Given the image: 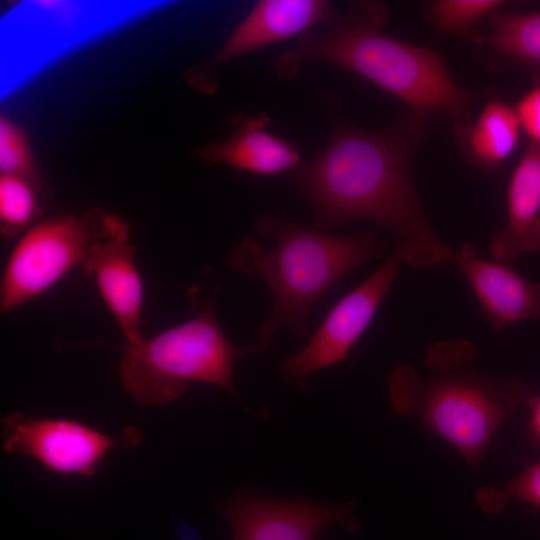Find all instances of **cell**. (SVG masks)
Instances as JSON below:
<instances>
[{
    "mask_svg": "<svg viewBox=\"0 0 540 540\" xmlns=\"http://www.w3.org/2000/svg\"><path fill=\"white\" fill-rule=\"evenodd\" d=\"M515 110L530 142L540 144V80L534 79L533 88L520 99Z\"/></svg>",
    "mask_w": 540,
    "mask_h": 540,
    "instance_id": "obj_21",
    "label": "cell"
},
{
    "mask_svg": "<svg viewBox=\"0 0 540 540\" xmlns=\"http://www.w3.org/2000/svg\"><path fill=\"white\" fill-rule=\"evenodd\" d=\"M530 405L532 406L530 430L533 439L540 447V397L533 398Z\"/></svg>",
    "mask_w": 540,
    "mask_h": 540,
    "instance_id": "obj_22",
    "label": "cell"
},
{
    "mask_svg": "<svg viewBox=\"0 0 540 540\" xmlns=\"http://www.w3.org/2000/svg\"><path fill=\"white\" fill-rule=\"evenodd\" d=\"M400 264L391 253L376 272L331 309L308 343L282 362L280 370L287 383L302 388L314 372L347 360L395 281Z\"/></svg>",
    "mask_w": 540,
    "mask_h": 540,
    "instance_id": "obj_8",
    "label": "cell"
},
{
    "mask_svg": "<svg viewBox=\"0 0 540 540\" xmlns=\"http://www.w3.org/2000/svg\"><path fill=\"white\" fill-rule=\"evenodd\" d=\"M509 499L521 500L540 508V461L527 466L505 487L488 486L477 494L478 505L488 514L502 511Z\"/></svg>",
    "mask_w": 540,
    "mask_h": 540,
    "instance_id": "obj_20",
    "label": "cell"
},
{
    "mask_svg": "<svg viewBox=\"0 0 540 540\" xmlns=\"http://www.w3.org/2000/svg\"><path fill=\"white\" fill-rule=\"evenodd\" d=\"M355 505V501L324 505L307 499L280 500L243 491L221 501L218 510L229 523L232 540H315L333 524L356 532Z\"/></svg>",
    "mask_w": 540,
    "mask_h": 540,
    "instance_id": "obj_9",
    "label": "cell"
},
{
    "mask_svg": "<svg viewBox=\"0 0 540 540\" xmlns=\"http://www.w3.org/2000/svg\"><path fill=\"white\" fill-rule=\"evenodd\" d=\"M334 116L332 136L313 161L291 178L322 230L354 220L373 222L394 237L400 263L424 268L448 261L452 252L428 222L411 175L416 133L422 123L365 131Z\"/></svg>",
    "mask_w": 540,
    "mask_h": 540,
    "instance_id": "obj_1",
    "label": "cell"
},
{
    "mask_svg": "<svg viewBox=\"0 0 540 540\" xmlns=\"http://www.w3.org/2000/svg\"><path fill=\"white\" fill-rule=\"evenodd\" d=\"M520 129L516 110L504 102L492 101L472 125L461 126L458 133L470 161L491 170L514 151Z\"/></svg>",
    "mask_w": 540,
    "mask_h": 540,
    "instance_id": "obj_15",
    "label": "cell"
},
{
    "mask_svg": "<svg viewBox=\"0 0 540 540\" xmlns=\"http://www.w3.org/2000/svg\"><path fill=\"white\" fill-rule=\"evenodd\" d=\"M134 254L130 228L125 221L113 234L95 244L81 264L88 276H94L102 299L129 343L143 339L139 330L143 288Z\"/></svg>",
    "mask_w": 540,
    "mask_h": 540,
    "instance_id": "obj_12",
    "label": "cell"
},
{
    "mask_svg": "<svg viewBox=\"0 0 540 540\" xmlns=\"http://www.w3.org/2000/svg\"><path fill=\"white\" fill-rule=\"evenodd\" d=\"M232 134L222 142H209L198 156L211 163H225L236 170L258 175L292 173L299 167L298 145L266 131L270 117L235 113L231 116Z\"/></svg>",
    "mask_w": 540,
    "mask_h": 540,
    "instance_id": "obj_13",
    "label": "cell"
},
{
    "mask_svg": "<svg viewBox=\"0 0 540 540\" xmlns=\"http://www.w3.org/2000/svg\"><path fill=\"white\" fill-rule=\"evenodd\" d=\"M346 17L339 15L325 32L304 33L277 59V77L289 80L301 65L319 60L340 65L403 101L423 123L431 112L461 117L471 94L449 75L444 56L381 32L385 11L379 4H360Z\"/></svg>",
    "mask_w": 540,
    "mask_h": 540,
    "instance_id": "obj_3",
    "label": "cell"
},
{
    "mask_svg": "<svg viewBox=\"0 0 540 540\" xmlns=\"http://www.w3.org/2000/svg\"><path fill=\"white\" fill-rule=\"evenodd\" d=\"M254 225L260 234L275 239V246L267 251L257 240L244 238L230 251L228 264L240 273L257 275L272 293L271 318L260 327L257 340L267 350L283 327L305 336L313 304L358 265L381 257L388 248L372 232L332 235L295 222L284 212L260 214Z\"/></svg>",
    "mask_w": 540,
    "mask_h": 540,
    "instance_id": "obj_4",
    "label": "cell"
},
{
    "mask_svg": "<svg viewBox=\"0 0 540 540\" xmlns=\"http://www.w3.org/2000/svg\"><path fill=\"white\" fill-rule=\"evenodd\" d=\"M124 222L116 214L92 207L77 216L63 214L36 223L22 235L6 264L1 311L14 309L51 288Z\"/></svg>",
    "mask_w": 540,
    "mask_h": 540,
    "instance_id": "obj_6",
    "label": "cell"
},
{
    "mask_svg": "<svg viewBox=\"0 0 540 540\" xmlns=\"http://www.w3.org/2000/svg\"><path fill=\"white\" fill-rule=\"evenodd\" d=\"M503 4L499 0H438L429 8L430 20L439 28L458 35L471 34L473 25Z\"/></svg>",
    "mask_w": 540,
    "mask_h": 540,
    "instance_id": "obj_19",
    "label": "cell"
},
{
    "mask_svg": "<svg viewBox=\"0 0 540 540\" xmlns=\"http://www.w3.org/2000/svg\"><path fill=\"white\" fill-rule=\"evenodd\" d=\"M37 186L21 177L0 175V231L15 238L32 228L43 214Z\"/></svg>",
    "mask_w": 540,
    "mask_h": 540,
    "instance_id": "obj_17",
    "label": "cell"
},
{
    "mask_svg": "<svg viewBox=\"0 0 540 540\" xmlns=\"http://www.w3.org/2000/svg\"><path fill=\"white\" fill-rule=\"evenodd\" d=\"M476 348L452 338L435 343L425 358L427 372L401 365L389 378L394 409L414 416L425 428L477 465L497 429L533 397L511 377H495L475 369Z\"/></svg>",
    "mask_w": 540,
    "mask_h": 540,
    "instance_id": "obj_2",
    "label": "cell"
},
{
    "mask_svg": "<svg viewBox=\"0 0 540 540\" xmlns=\"http://www.w3.org/2000/svg\"><path fill=\"white\" fill-rule=\"evenodd\" d=\"M195 316L137 343L116 346L122 352L119 374L125 390L138 402L163 405L179 399L190 382L218 386L233 395L234 361L268 351L259 341L232 344L222 331L215 299L200 304L191 297Z\"/></svg>",
    "mask_w": 540,
    "mask_h": 540,
    "instance_id": "obj_5",
    "label": "cell"
},
{
    "mask_svg": "<svg viewBox=\"0 0 540 540\" xmlns=\"http://www.w3.org/2000/svg\"><path fill=\"white\" fill-rule=\"evenodd\" d=\"M338 14L324 0H262L238 24L217 53L207 62L188 68L187 83L205 94L218 92L216 69L234 58L304 34L319 23L329 24Z\"/></svg>",
    "mask_w": 540,
    "mask_h": 540,
    "instance_id": "obj_10",
    "label": "cell"
},
{
    "mask_svg": "<svg viewBox=\"0 0 540 540\" xmlns=\"http://www.w3.org/2000/svg\"><path fill=\"white\" fill-rule=\"evenodd\" d=\"M0 174L21 177L46 191L26 131L5 115L0 116Z\"/></svg>",
    "mask_w": 540,
    "mask_h": 540,
    "instance_id": "obj_18",
    "label": "cell"
},
{
    "mask_svg": "<svg viewBox=\"0 0 540 540\" xmlns=\"http://www.w3.org/2000/svg\"><path fill=\"white\" fill-rule=\"evenodd\" d=\"M451 258L495 332L514 322L540 317V283L527 281L508 263L478 258L469 242L452 252Z\"/></svg>",
    "mask_w": 540,
    "mask_h": 540,
    "instance_id": "obj_11",
    "label": "cell"
},
{
    "mask_svg": "<svg viewBox=\"0 0 540 540\" xmlns=\"http://www.w3.org/2000/svg\"><path fill=\"white\" fill-rule=\"evenodd\" d=\"M508 217L492 238L495 261L510 264L518 255L540 250V144L530 142L510 178Z\"/></svg>",
    "mask_w": 540,
    "mask_h": 540,
    "instance_id": "obj_14",
    "label": "cell"
},
{
    "mask_svg": "<svg viewBox=\"0 0 540 540\" xmlns=\"http://www.w3.org/2000/svg\"><path fill=\"white\" fill-rule=\"evenodd\" d=\"M3 451L30 456L57 475L93 476L115 447H134L141 433L128 427L112 437L82 422L65 418H32L21 412L3 416Z\"/></svg>",
    "mask_w": 540,
    "mask_h": 540,
    "instance_id": "obj_7",
    "label": "cell"
},
{
    "mask_svg": "<svg viewBox=\"0 0 540 540\" xmlns=\"http://www.w3.org/2000/svg\"><path fill=\"white\" fill-rule=\"evenodd\" d=\"M535 80H540V78H534Z\"/></svg>",
    "mask_w": 540,
    "mask_h": 540,
    "instance_id": "obj_23",
    "label": "cell"
},
{
    "mask_svg": "<svg viewBox=\"0 0 540 540\" xmlns=\"http://www.w3.org/2000/svg\"><path fill=\"white\" fill-rule=\"evenodd\" d=\"M491 32L488 45L496 52L537 70L540 78V11L489 15Z\"/></svg>",
    "mask_w": 540,
    "mask_h": 540,
    "instance_id": "obj_16",
    "label": "cell"
}]
</instances>
